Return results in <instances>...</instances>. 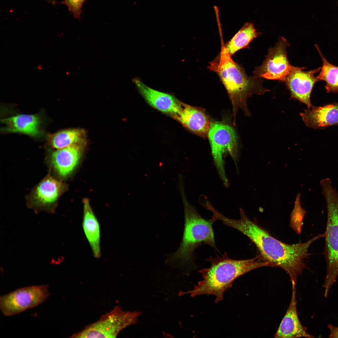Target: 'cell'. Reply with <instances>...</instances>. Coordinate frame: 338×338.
I'll list each match as a JSON object with an SVG mask.
<instances>
[{
    "instance_id": "cell-1",
    "label": "cell",
    "mask_w": 338,
    "mask_h": 338,
    "mask_svg": "<svg viewBox=\"0 0 338 338\" xmlns=\"http://www.w3.org/2000/svg\"><path fill=\"white\" fill-rule=\"evenodd\" d=\"M239 209V219L225 216L222 220L223 224L248 237L256 247L262 259L269 262L271 267H277L284 270L289 274L291 283L296 284L297 278L306 268L305 262L309 255V247L316 240L324 237V234L315 236L305 243L287 244L273 237L256 222L250 219L243 209Z\"/></svg>"
},
{
    "instance_id": "cell-2",
    "label": "cell",
    "mask_w": 338,
    "mask_h": 338,
    "mask_svg": "<svg viewBox=\"0 0 338 338\" xmlns=\"http://www.w3.org/2000/svg\"><path fill=\"white\" fill-rule=\"evenodd\" d=\"M211 264L209 268L198 271L202 279L199 281L191 290L180 291V296L188 294L192 297L202 295L215 296L217 303L223 299V294L231 288L237 278L249 271L260 267L270 266L269 263L261 259L259 256L247 259L236 260L230 258L227 253L216 258L207 259Z\"/></svg>"
},
{
    "instance_id": "cell-3",
    "label": "cell",
    "mask_w": 338,
    "mask_h": 338,
    "mask_svg": "<svg viewBox=\"0 0 338 338\" xmlns=\"http://www.w3.org/2000/svg\"><path fill=\"white\" fill-rule=\"evenodd\" d=\"M221 51L209 63L207 68L217 74L224 86L233 107V124L239 109L245 115H250L247 100L253 95H263L269 91L263 87L260 78L248 76L242 65L235 62L226 50L223 39Z\"/></svg>"
},
{
    "instance_id": "cell-4",
    "label": "cell",
    "mask_w": 338,
    "mask_h": 338,
    "mask_svg": "<svg viewBox=\"0 0 338 338\" xmlns=\"http://www.w3.org/2000/svg\"><path fill=\"white\" fill-rule=\"evenodd\" d=\"M178 188L183 202L184 226L179 247L174 253L169 255L166 263L173 267L186 270V273L195 269L194 251L200 246L208 245L217 250L212 227L213 222L202 218L187 201L182 181L178 182Z\"/></svg>"
},
{
    "instance_id": "cell-5",
    "label": "cell",
    "mask_w": 338,
    "mask_h": 338,
    "mask_svg": "<svg viewBox=\"0 0 338 338\" xmlns=\"http://www.w3.org/2000/svg\"><path fill=\"white\" fill-rule=\"evenodd\" d=\"M322 193L326 202L327 218L324 233V255L326 264V274L323 285L324 296L327 297L338 275V192L330 182L322 186Z\"/></svg>"
},
{
    "instance_id": "cell-6",
    "label": "cell",
    "mask_w": 338,
    "mask_h": 338,
    "mask_svg": "<svg viewBox=\"0 0 338 338\" xmlns=\"http://www.w3.org/2000/svg\"><path fill=\"white\" fill-rule=\"evenodd\" d=\"M207 137L214 165L224 185L228 187L229 182L225 171L224 158L229 155L236 164L238 161V146L235 131L226 122H212Z\"/></svg>"
},
{
    "instance_id": "cell-7",
    "label": "cell",
    "mask_w": 338,
    "mask_h": 338,
    "mask_svg": "<svg viewBox=\"0 0 338 338\" xmlns=\"http://www.w3.org/2000/svg\"><path fill=\"white\" fill-rule=\"evenodd\" d=\"M139 311L123 310L118 305L102 315L96 322L85 326L71 338H115L122 330L136 323Z\"/></svg>"
},
{
    "instance_id": "cell-8",
    "label": "cell",
    "mask_w": 338,
    "mask_h": 338,
    "mask_svg": "<svg viewBox=\"0 0 338 338\" xmlns=\"http://www.w3.org/2000/svg\"><path fill=\"white\" fill-rule=\"evenodd\" d=\"M49 286L42 285L23 287L1 296V311L4 315L10 316L36 307L50 295Z\"/></svg>"
},
{
    "instance_id": "cell-9",
    "label": "cell",
    "mask_w": 338,
    "mask_h": 338,
    "mask_svg": "<svg viewBox=\"0 0 338 338\" xmlns=\"http://www.w3.org/2000/svg\"><path fill=\"white\" fill-rule=\"evenodd\" d=\"M289 45L285 38H280L275 45L269 49L263 64L255 68L254 75L284 81L297 67L291 65L288 61L286 49Z\"/></svg>"
},
{
    "instance_id": "cell-10",
    "label": "cell",
    "mask_w": 338,
    "mask_h": 338,
    "mask_svg": "<svg viewBox=\"0 0 338 338\" xmlns=\"http://www.w3.org/2000/svg\"><path fill=\"white\" fill-rule=\"evenodd\" d=\"M305 69L297 67L284 82L290 92V99L298 100L309 109L313 106L311 95L315 84L318 81L316 74L320 71L321 67L307 71L304 70Z\"/></svg>"
},
{
    "instance_id": "cell-11",
    "label": "cell",
    "mask_w": 338,
    "mask_h": 338,
    "mask_svg": "<svg viewBox=\"0 0 338 338\" xmlns=\"http://www.w3.org/2000/svg\"><path fill=\"white\" fill-rule=\"evenodd\" d=\"M292 293L289 306L274 337L275 338H313L299 320L297 310L296 283H291Z\"/></svg>"
},
{
    "instance_id": "cell-12",
    "label": "cell",
    "mask_w": 338,
    "mask_h": 338,
    "mask_svg": "<svg viewBox=\"0 0 338 338\" xmlns=\"http://www.w3.org/2000/svg\"><path fill=\"white\" fill-rule=\"evenodd\" d=\"M139 91L147 102L160 111L171 115L177 114L182 103L174 95L153 89L146 85L140 79H133Z\"/></svg>"
},
{
    "instance_id": "cell-13",
    "label": "cell",
    "mask_w": 338,
    "mask_h": 338,
    "mask_svg": "<svg viewBox=\"0 0 338 338\" xmlns=\"http://www.w3.org/2000/svg\"><path fill=\"white\" fill-rule=\"evenodd\" d=\"M172 118L198 136L204 138L207 137L211 122L202 108L182 102L179 112Z\"/></svg>"
},
{
    "instance_id": "cell-14",
    "label": "cell",
    "mask_w": 338,
    "mask_h": 338,
    "mask_svg": "<svg viewBox=\"0 0 338 338\" xmlns=\"http://www.w3.org/2000/svg\"><path fill=\"white\" fill-rule=\"evenodd\" d=\"M305 125L315 129H323L338 125V103L323 106H313L300 114Z\"/></svg>"
},
{
    "instance_id": "cell-15",
    "label": "cell",
    "mask_w": 338,
    "mask_h": 338,
    "mask_svg": "<svg viewBox=\"0 0 338 338\" xmlns=\"http://www.w3.org/2000/svg\"><path fill=\"white\" fill-rule=\"evenodd\" d=\"M83 148L81 142H79L52 152L51 163L59 175L65 177L73 172L79 162Z\"/></svg>"
},
{
    "instance_id": "cell-16",
    "label": "cell",
    "mask_w": 338,
    "mask_h": 338,
    "mask_svg": "<svg viewBox=\"0 0 338 338\" xmlns=\"http://www.w3.org/2000/svg\"><path fill=\"white\" fill-rule=\"evenodd\" d=\"M5 126L2 131L6 133H17L33 137H40L43 133L40 126L39 116L37 115L19 114L1 120Z\"/></svg>"
},
{
    "instance_id": "cell-17",
    "label": "cell",
    "mask_w": 338,
    "mask_h": 338,
    "mask_svg": "<svg viewBox=\"0 0 338 338\" xmlns=\"http://www.w3.org/2000/svg\"><path fill=\"white\" fill-rule=\"evenodd\" d=\"M64 186L51 176L46 177L37 187L32 195L33 205L40 207L49 206L56 201Z\"/></svg>"
},
{
    "instance_id": "cell-18",
    "label": "cell",
    "mask_w": 338,
    "mask_h": 338,
    "mask_svg": "<svg viewBox=\"0 0 338 338\" xmlns=\"http://www.w3.org/2000/svg\"><path fill=\"white\" fill-rule=\"evenodd\" d=\"M83 227L86 237L95 258L100 256V233L98 222L87 198L83 201Z\"/></svg>"
},
{
    "instance_id": "cell-19",
    "label": "cell",
    "mask_w": 338,
    "mask_h": 338,
    "mask_svg": "<svg viewBox=\"0 0 338 338\" xmlns=\"http://www.w3.org/2000/svg\"><path fill=\"white\" fill-rule=\"evenodd\" d=\"M257 32L252 23L247 22L225 44L226 49L231 56L244 48H248L249 43L261 34Z\"/></svg>"
},
{
    "instance_id": "cell-20",
    "label": "cell",
    "mask_w": 338,
    "mask_h": 338,
    "mask_svg": "<svg viewBox=\"0 0 338 338\" xmlns=\"http://www.w3.org/2000/svg\"><path fill=\"white\" fill-rule=\"evenodd\" d=\"M315 46L323 62L320 72L317 75L318 81H324L327 93H338V67L330 63L323 55L317 45Z\"/></svg>"
},
{
    "instance_id": "cell-21",
    "label": "cell",
    "mask_w": 338,
    "mask_h": 338,
    "mask_svg": "<svg viewBox=\"0 0 338 338\" xmlns=\"http://www.w3.org/2000/svg\"><path fill=\"white\" fill-rule=\"evenodd\" d=\"M83 134V130L80 129L63 130L49 135L48 142L52 147L59 149L81 142Z\"/></svg>"
},
{
    "instance_id": "cell-22",
    "label": "cell",
    "mask_w": 338,
    "mask_h": 338,
    "mask_svg": "<svg viewBox=\"0 0 338 338\" xmlns=\"http://www.w3.org/2000/svg\"><path fill=\"white\" fill-rule=\"evenodd\" d=\"M305 213V210L301 205L300 194L299 193L296 196L294 208L291 214V219L298 220L300 225L301 227Z\"/></svg>"
},
{
    "instance_id": "cell-23",
    "label": "cell",
    "mask_w": 338,
    "mask_h": 338,
    "mask_svg": "<svg viewBox=\"0 0 338 338\" xmlns=\"http://www.w3.org/2000/svg\"><path fill=\"white\" fill-rule=\"evenodd\" d=\"M85 0H64L63 3L67 6L75 18L79 19L82 12V6Z\"/></svg>"
},
{
    "instance_id": "cell-24",
    "label": "cell",
    "mask_w": 338,
    "mask_h": 338,
    "mask_svg": "<svg viewBox=\"0 0 338 338\" xmlns=\"http://www.w3.org/2000/svg\"><path fill=\"white\" fill-rule=\"evenodd\" d=\"M328 328L330 330L329 337L331 338H338V327L329 324Z\"/></svg>"
},
{
    "instance_id": "cell-25",
    "label": "cell",
    "mask_w": 338,
    "mask_h": 338,
    "mask_svg": "<svg viewBox=\"0 0 338 338\" xmlns=\"http://www.w3.org/2000/svg\"></svg>"
}]
</instances>
